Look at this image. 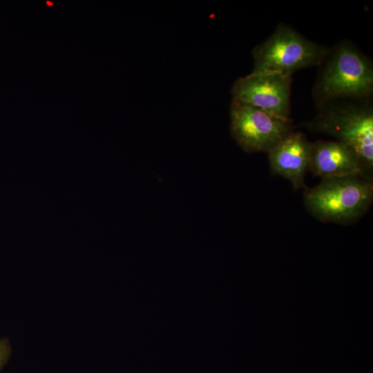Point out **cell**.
I'll return each instance as SVG.
<instances>
[{"mask_svg":"<svg viewBox=\"0 0 373 373\" xmlns=\"http://www.w3.org/2000/svg\"><path fill=\"white\" fill-rule=\"evenodd\" d=\"M313 94L321 106L344 98L364 99L373 92V68L354 44L343 41L329 49L321 64Z\"/></svg>","mask_w":373,"mask_h":373,"instance_id":"cell-1","label":"cell"},{"mask_svg":"<svg viewBox=\"0 0 373 373\" xmlns=\"http://www.w3.org/2000/svg\"><path fill=\"white\" fill-rule=\"evenodd\" d=\"M372 200V179L362 174L324 178L304 193L308 211L324 222H353L367 211Z\"/></svg>","mask_w":373,"mask_h":373,"instance_id":"cell-2","label":"cell"},{"mask_svg":"<svg viewBox=\"0 0 373 373\" xmlns=\"http://www.w3.org/2000/svg\"><path fill=\"white\" fill-rule=\"evenodd\" d=\"M305 126L316 132L337 138L351 147L359 156L367 171L373 167V109L367 103L327 102Z\"/></svg>","mask_w":373,"mask_h":373,"instance_id":"cell-3","label":"cell"},{"mask_svg":"<svg viewBox=\"0 0 373 373\" xmlns=\"http://www.w3.org/2000/svg\"><path fill=\"white\" fill-rule=\"evenodd\" d=\"M329 48L308 40L292 28L280 24L253 50L251 73L273 72L291 77L296 71L320 66Z\"/></svg>","mask_w":373,"mask_h":373,"instance_id":"cell-4","label":"cell"},{"mask_svg":"<svg viewBox=\"0 0 373 373\" xmlns=\"http://www.w3.org/2000/svg\"><path fill=\"white\" fill-rule=\"evenodd\" d=\"M230 118L232 137L248 153H267L291 132V120L236 99L231 103Z\"/></svg>","mask_w":373,"mask_h":373,"instance_id":"cell-5","label":"cell"},{"mask_svg":"<svg viewBox=\"0 0 373 373\" xmlns=\"http://www.w3.org/2000/svg\"><path fill=\"white\" fill-rule=\"evenodd\" d=\"M291 77L278 73H251L233 84V99L253 105L268 113L290 120Z\"/></svg>","mask_w":373,"mask_h":373,"instance_id":"cell-6","label":"cell"},{"mask_svg":"<svg viewBox=\"0 0 373 373\" xmlns=\"http://www.w3.org/2000/svg\"><path fill=\"white\" fill-rule=\"evenodd\" d=\"M312 143L300 132H291L268 153L272 171L287 179L295 189L305 186Z\"/></svg>","mask_w":373,"mask_h":373,"instance_id":"cell-7","label":"cell"},{"mask_svg":"<svg viewBox=\"0 0 373 373\" xmlns=\"http://www.w3.org/2000/svg\"><path fill=\"white\" fill-rule=\"evenodd\" d=\"M309 170L322 179L358 174L370 176L357 153L338 141L312 143Z\"/></svg>","mask_w":373,"mask_h":373,"instance_id":"cell-8","label":"cell"},{"mask_svg":"<svg viewBox=\"0 0 373 373\" xmlns=\"http://www.w3.org/2000/svg\"><path fill=\"white\" fill-rule=\"evenodd\" d=\"M11 354V345L6 338H0V369L6 363Z\"/></svg>","mask_w":373,"mask_h":373,"instance_id":"cell-9","label":"cell"}]
</instances>
